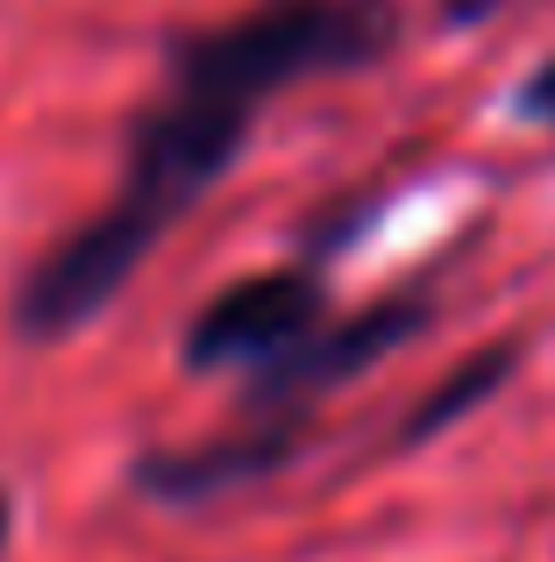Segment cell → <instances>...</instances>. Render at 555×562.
<instances>
[{"label": "cell", "mask_w": 555, "mask_h": 562, "mask_svg": "<svg viewBox=\"0 0 555 562\" xmlns=\"http://www.w3.org/2000/svg\"><path fill=\"white\" fill-rule=\"evenodd\" d=\"M335 314V278L328 263L299 257L278 263V271H250L236 285H222L193 321H185L179 363L193 378H242L257 363L285 357L299 335H314Z\"/></svg>", "instance_id": "3"}, {"label": "cell", "mask_w": 555, "mask_h": 562, "mask_svg": "<svg viewBox=\"0 0 555 562\" xmlns=\"http://www.w3.org/2000/svg\"><path fill=\"white\" fill-rule=\"evenodd\" d=\"M506 108H513V122L548 128V136H555V57H542V65L513 86V100H506Z\"/></svg>", "instance_id": "6"}, {"label": "cell", "mask_w": 555, "mask_h": 562, "mask_svg": "<svg viewBox=\"0 0 555 562\" xmlns=\"http://www.w3.org/2000/svg\"><path fill=\"white\" fill-rule=\"evenodd\" d=\"M8 535H14V506H8V492H0V555H8Z\"/></svg>", "instance_id": "8"}, {"label": "cell", "mask_w": 555, "mask_h": 562, "mask_svg": "<svg viewBox=\"0 0 555 562\" xmlns=\"http://www.w3.org/2000/svg\"><path fill=\"white\" fill-rule=\"evenodd\" d=\"M499 0H449V22H477V14H491Z\"/></svg>", "instance_id": "7"}, {"label": "cell", "mask_w": 555, "mask_h": 562, "mask_svg": "<svg viewBox=\"0 0 555 562\" xmlns=\"http://www.w3.org/2000/svg\"><path fill=\"white\" fill-rule=\"evenodd\" d=\"M520 357H528V342H520V335H499V342H485V349H471V357H456L442 378L428 384V392L414 398V406L399 413V427H392L385 456H420L428 441H442L449 427H463L471 413H485L491 398L513 384Z\"/></svg>", "instance_id": "5"}, {"label": "cell", "mask_w": 555, "mask_h": 562, "mask_svg": "<svg viewBox=\"0 0 555 562\" xmlns=\"http://www.w3.org/2000/svg\"><path fill=\"white\" fill-rule=\"evenodd\" d=\"M434 292H385V300L356 306V314H328L314 335L285 349V357L242 371V413H320V398L342 384L385 371L392 357L434 328Z\"/></svg>", "instance_id": "2"}, {"label": "cell", "mask_w": 555, "mask_h": 562, "mask_svg": "<svg viewBox=\"0 0 555 562\" xmlns=\"http://www.w3.org/2000/svg\"><path fill=\"white\" fill-rule=\"evenodd\" d=\"M314 441H320V413H242V427H228V435L143 449L128 463V484L150 506H214V498L285 477L292 463L314 456Z\"/></svg>", "instance_id": "4"}, {"label": "cell", "mask_w": 555, "mask_h": 562, "mask_svg": "<svg viewBox=\"0 0 555 562\" xmlns=\"http://www.w3.org/2000/svg\"><path fill=\"white\" fill-rule=\"evenodd\" d=\"M406 43L399 0H257L165 50V86L128 122L122 186L65 235L14 292L22 342H71L93 328L150 249L242 165L278 93L306 79L377 71Z\"/></svg>", "instance_id": "1"}]
</instances>
